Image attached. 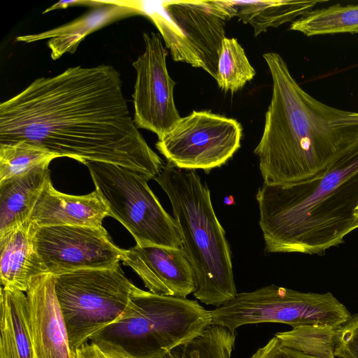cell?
Returning <instances> with one entry per match:
<instances>
[{
	"label": "cell",
	"mask_w": 358,
	"mask_h": 358,
	"mask_svg": "<svg viewBox=\"0 0 358 358\" xmlns=\"http://www.w3.org/2000/svg\"><path fill=\"white\" fill-rule=\"evenodd\" d=\"M143 38L145 50L133 62L136 71L134 121L138 128L155 133L159 139L181 118L173 99L176 83L167 70L168 50L161 35L151 31Z\"/></svg>",
	"instance_id": "12"
},
{
	"label": "cell",
	"mask_w": 358,
	"mask_h": 358,
	"mask_svg": "<svg viewBox=\"0 0 358 358\" xmlns=\"http://www.w3.org/2000/svg\"><path fill=\"white\" fill-rule=\"evenodd\" d=\"M25 294L34 358H76L55 292V275L34 277Z\"/></svg>",
	"instance_id": "13"
},
{
	"label": "cell",
	"mask_w": 358,
	"mask_h": 358,
	"mask_svg": "<svg viewBox=\"0 0 358 358\" xmlns=\"http://www.w3.org/2000/svg\"><path fill=\"white\" fill-rule=\"evenodd\" d=\"M122 261L153 294L186 298L195 289L194 273L182 248L136 245L124 249Z\"/></svg>",
	"instance_id": "14"
},
{
	"label": "cell",
	"mask_w": 358,
	"mask_h": 358,
	"mask_svg": "<svg viewBox=\"0 0 358 358\" xmlns=\"http://www.w3.org/2000/svg\"><path fill=\"white\" fill-rule=\"evenodd\" d=\"M259 227L266 252L321 254L358 228V145L316 175L258 189Z\"/></svg>",
	"instance_id": "3"
},
{
	"label": "cell",
	"mask_w": 358,
	"mask_h": 358,
	"mask_svg": "<svg viewBox=\"0 0 358 358\" xmlns=\"http://www.w3.org/2000/svg\"><path fill=\"white\" fill-rule=\"evenodd\" d=\"M236 334L213 324L189 342L176 348L173 358H231Z\"/></svg>",
	"instance_id": "25"
},
{
	"label": "cell",
	"mask_w": 358,
	"mask_h": 358,
	"mask_svg": "<svg viewBox=\"0 0 358 358\" xmlns=\"http://www.w3.org/2000/svg\"><path fill=\"white\" fill-rule=\"evenodd\" d=\"M93 3V1H60L58 3L53 4L51 7L47 8L43 13L59 8H66L70 6H92L91 4Z\"/></svg>",
	"instance_id": "29"
},
{
	"label": "cell",
	"mask_w": 358,
	"mask_h": 358,
	"mask_svg": "<svg viewBox=\"0 0 358 358\" xmlns=\"http://www.w3.org/2000/svg\"><path fill=\"white\" fill-rule=\"evenodd\" d=\"M213 324L211 310L195 300L137 287L122 317L90 341L113 345L131 358H165Z\"/></svg>",
	"instance_id": "5"
},
{
	"label": "cell",
	"mask_w": 358,
	"mask_h": 358,
	"mask_svg": "<svg viewBox=\"0 0 358 358\" xmlns=\"http://www.w3.org/2000/svg\"><path fill=\"white\" fill-rule=\"evenodd\" d=\"M159 31L176 62L201 68L216 79L219 52L231 19L222 1H132Z\"/></svg>",
	"instance_id": "6"
},
{
	"label": "cell",
	"mask_w": 358,
	"mask_h": 358,
	"mask_svg": "<svg viewBox=\"0 0 358 358\" xmlns=\"http://www.w3.org/2000/svg\"><path fill=\"white\" fill-rule=\"evenodd\" d=\"M289 30L307 36L358 33V3L335 4L311 10L292 22Z\"/></svg>",
	"instance_id": "21"
},
{
	"label": "cell",
	"mask_w": 358,
	"mask_h": 358,
	"mask_svg": "<svg viewBox=\"0 0 358 358\" xmlns=\"http://www.w3.org/2000/svg\"><path fill=\"white\" fill-rule=\"evenodd\" d=\"M272 96L262 138L254 150L265 184L309 178L358 145V112L338 109L311 96L278 53L263 55Z\"/></svg>",
	"instance_id": "2"
},
{
	"label": "cell",
	"mask_w": 358,
	"mask_h": 358,
	"mask_svg": "<svg viewBox=\"0 0 358 358\" xmlns=\"http://www.w3.org/2000/svg\"><path fill=\"white\" fill-rule=\"evenodd\" d=\"M137 287L120 265L55 276V292L71 350H76L126 312Z\"/></svg>",
	"instance_id": "8"
},
{
	"label": "cell",
	"mask_w": 358,
	"mask_h": 358,
	"mask_svg": "<svg viewBox=\"0 0 358 358\" xmlns=\"http://www.w3.org/2000/svg\"><path fill=\"white\" fill-rule=\"evenodd\" d=\"M242 127L235 119L207 110L181 117L156 143L166 163L187 171H209L224 164L241 146Z\"/></svg>",
	"instance_id": "10"
},
{
	"label": "cell",
	"mask_w": 358,
	"mask_h": 358,
	"mask_svg": "<svg viewBox=\"0 0 358 358\" xmlns=\"http://www.w3.org/2000/svg\"><path fill=\"white\" fill-rule=\"evenodd\" d=\"M34 241L46 272L55 276L83 269L115 268L124 252L103 227H42L37 228Z\"/></svg>",
	"instance_id": "11"
},
{
	"label": "cell",
	"mask_w": 358,
	"mask_h": 358,
	"mask_svg": "<svg viewBox=\"0 0 358 358\" xmlns=\"http://www.w3.org/2000/svg\"><path fill=\"white\" fill-rule=\"evenodd\" d=\"M49 165L0 181V234L28 220L47 182Z\"/></svg>",
	"instance_id": "18"
},
{
	"label": "cell",
	"mask_w": 358,
	"mask_h": 358,
	"mask_svg": "<svg viewBox=\"0 0 358 358\" xmlns=\"http://www.w3.org/2000/svg\"><path fill=\"white\" fill-rule=\"evenodd\" d=\"M355 215L357 217V218L358 219V207L357 208V209H356V210L355 212Z\"/></svg>",
	"instance_id": "30"
},
{
	"label": "cell",
	"mask_w": 358,
	"mask_h": 358,
	"mask_svg": "<svg viewBox=\"0 0 358 358\" xmlns=\"http://www.w3.org/2000/svg\"><path fill=\"white\" fill-rule=\"evenodd\" d=\"M75 355L76 358H131L117 347L92 341L77 348Z\"/></svg>",
	"instance_id": "27"
},
{
	"label": "cell",
	"mask_w": 358,
	"mask_h": 358,
	"mask_svg": "<svg viewBox=\"0 0 358 358\" xmlns=\"http://www.w3.org/2000/svg\"><path fill=\"white\" fill-rule=\"evenodd\" d=\"M255 70L234 38H224L219 52L215 80L223 91L235 92L253 79Z\"/></svg>",
	"instance_id": "22"
},
{
	"label": "cell",
	"mask_w": 358,
	"mask_h": 358,
	"mask_svg": "<svg viewBox=\"0 0 358 358\" xmlns=\"http://www.w3.org/2000/svg\"><path fill=\"white\" fill-rule=\"evenodd\" d=\"M155 180L171 202L181 248L194 273V297L216 308L224 304L238 292L230 248L206 182L195 171H182L168 163Z\"/></svg>",
	"instance_id": "4"
},
{
	"label": "cell",
	"mask_w": 358,
	"mask_h": 358,
	"mask_svg": "<svg viewBox=\"0 0 358 358\" xmlns=\"http://www.w3.org/2000/svg\"><path fill=\"white\" fill-rule=\"evenodd\" d=\"M340 327L305 326L278 332L275 336L285 346L313 358H336L334 349Z\"/></svg>",
	"instance_id": "24"
},
{
	"label": "cell",
	"mask_w": 358,
	"mask_h": 358,
	"mask_svg": "<svg viewBox=\"0 0 358 358\" xmlns=\"http://www.w3.org/2000/svg\"><path fill=\"white\" fill-rule=\"evenodd\" d=\"M165 358H173L171 354L170 353L169 355H167Z\"/></svg>",
	"instance_id": "31"
},
{
	"label": "cell",
	"mask_w": 358,
	"mask_h": 358,
	"mask_svg": "<svg viewBox=\"0 0 358 358\" xmlns=\"http://www.w3.org/2000/svg\"><path fill=\"white\" fill-rule=\"evenodd\" d=\"M95 186L108 208L140 246L180 248L177 224L162 207L141 173L126 166L103 162H86Z\"/></svg>",
	"instance_id": "7"
},
{
	"label": "cell",
	"mask_w": 358,
	"mask_h": 358,
	"mask_svg": "<svg viewBox=\"0 0 358 358\" xmlns=\"http://www.w3.org/2000/svg\"><path fill=\"white\" fill-rule=\"evenodd\" d=\"M37 228L28 220L0 234V277L3 287L26 292L34 277L48 273L35 246Z\"/></svg>",
	"instance_id": "17"
},
{
	"label": "cell",
	"mask_w": 358,
	"mask_h": 358,
	"mask_svg": "<svg viewBox=\"0 0 358 358\" xmlns=\"http://www.w3.org/2000/svg\"><path fill=\"white\" fill-rule=\"evenodd\" d=\"M139 14L130 1H102L101 6L73 22L43 32L19 36L16 41L29 43L48 39L50 56L55 60L66 52L73 53L90 33L121 18Z\"/></svg>",
	"instance_id": "16"
},
{
	"label": "cell",
	"mask_w": 358,
	"mask_h": 358,
	"mask_svg": "<svg viewBox=\"0 0 358 358\" xmlns=\"http://www.w3.org/2000/svg\"><path fill=\"white\" fill-rule=\"evenodd\" d=\"M0 312V358H34L26 294L2 287Z\"/></svg>",
	"instance_id": "20"
},
{
	"label": "cell",
	"mask_w": 358,
	"mask_h": 358,
	"mask_svg": "<svg viewBox=\"0 0 358 358\" xmlns=\"http://www.w3.org/2000/svg\"><path fill=\"white\" fill-rule=\"evenodd\" d=\"M230 17L250 24L255 36L301 17L326 0L222 1Z\"/></svg>",
	"instance_id": "19"
},
{
	"label": "cell",
	"mask_w": 358,
	"mask_h": 358,
	"mask_svg": "<svg viewBox=\"0 0 358 358\" xmlns=\"http://www.w3.org/2000/svg\"><path fill=\"white\" fill-rule=\"evenodd\" d=\"M211 313L214 324L232 332L243 325L267 322L285 324L292 328H338L352 316L330 292H303L275 285L237 293Z\"/></svg>",
	"instance_id": "9"
},
{
	"label": "cell",
	"mask_w": 358,
	"mask_h": 358,
	"mask_svg": "<svg viewBox=\"0 0 358 358\" xmlns=\"http://www.w3.org/2000/svg\"><path fill=\"white\" fill-rule=\"evenodd\" d=\"M250 358H313L304 353L282 344L274 336L263 347L259 348Z\"/></svg>",
	"instance_id": "28"
},
{
	"label": "cell",
	"mask_w": 358,
	"mask_h": 358,
	"mask_svg": "<svg viewBox=\"0 0 358 358\" xmlns=\"http://www.w3.org/2000/svg\"><path fill=\"white\" fill-rule=\"evenodd\" d=\"M58 157L48 150L27 141L0 143V181L49 165Z\"/></svg>",
	"instance_id": "23"
},
{
	"label": "cell",
	"mask_w": 358,
	"mask_h": 358,
	"mask_svg": "<svg viewBox=\"0 0 358 358\" xmlns=\"http://www.w3.org/2000/svg\"><path fill=\"white\" fill-rule=\"evenodd\" d=\"M334 355L336 358H358V313L339 328Z\"/></svg>",
	"instance_id": "26"
},
{
	"label": "cell",
	"mask_w": 358,
	"mask_h": 358,
	"mask_svg": "<svg viewBox=\"0 0 358 358\" xmlns=\"http://www.w3.org/2000/svg\"><path fill=\"white\" fill-rule=\"evenodd\" d=\"M108 208L96 191L85 195L67 194L57 190L51 180L45 185L30 215L38 228L48 226L102 227Z\"/></svg>",
	"instance_id": "15"
},
{
	"label": "cell",
	"mask_w": 358,
	"mask_h": 358,
	"mask_svg": "<svg viewBox=\"0 0 358 358\" xmlns=\"http://www.w3.org/2000/svg\"><path fill=\"white\" fill-rule=\"evenodd\" d=\"M119 71L110 65L70 67L34 80L0 104V143L27 141L59 157L103 162L154 179L162 158L131 118Z\"/></svg>",
	"instance_id": "1"
}]
</instances>
